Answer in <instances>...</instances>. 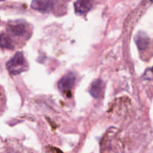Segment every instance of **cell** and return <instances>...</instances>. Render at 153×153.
<instances>
[{
    "mask_svg": "<svg viewBox=\"0 0 153 153\" xmlns=\"http://www.w3.org/2000/svg\"><path fill=\"white\" fill-rule=\"evenodd\" d=\"M94 0H77L74 4L75 11L79 15H84L92 9Z\"/></svg>",
    "mask_w": 153,
    "mask_h": 153,
    "instance_id": "obj_5",
    "label": "cell"
},
{
    "mask_svg": "<svg viewBox=\"0 0 153 153\" xmlns=\"http://www.w3.org/2000/svg\"><path fill=\"white\" fill-rule=\"evenodd\" d=\"M0 46L6 49H13L15 48L13 40L4 32L0 34Z\"/></svg>",
    "mask_w": 153,
    "mask_h": 153,
    "instance_id": "obj_8",
    "label": "cell"
},
{
    "mask_svg": "<svg viewBox=\"0 0 153 153\" xmlns=\"http://www.w3.org/2000/svg\"><path fill=\"white\" fill-rule=\"evenodd\" d=\"M76 80V75L73 73H70L63 76L58 82V89L63 93H66L70 91L74 86Z\"/></svg>",
    "mask_w": 153,
    "mask_h": 153,
    "instance_id": "obj_3",
    "label": "cell"
},
{
    "mask_svg": "<svg viewBox=\"0 0 153 153\" xmlns=\"http://www.w3.org/2000/svg\"><path fill=\"white\" fill-rule=\"evenodd\" d=\"M0 1H3V0H0Z\"/></svg>",
    "mask_w": 153,
    "mask_h": 153,
    "instance_id": "obj_11",
    "label": "cell"
},
{
    "mask_svg": "<svg viewBox=\"0 0 153 153\" xmlns=\"http://www.w3.org/2000/svg\"><path fill=\"white\" fill-rule=\"evenodd\" d=\"M105 85L104 82L101 79H97L94 81L91 85V88H90V94L94 98H101L102 96L104 94L105 92Z\"/></svg>",
    "mask_w": 153,
    "mask_h": 153,
    "instance_id": "obj_6",
    "label": "cell"
},
{
    "mask_svg": "<svg viewBox=\"0 0 153 153\" xmlns=\"http://www.w3.org/2000/svg\"><path fill=\"white\" fill-rule=\"evenodd\" d=\"M135 42L139 50H145L149 45V38L144 32H138L135 36Z\"/></svg>",
    "mask_w": 153,
    "mask_h": 153,
    "instance_id": "obj_7",
    "label": "cell"
},
{
    "mask_svg": "<svg viewBox=\"0 0 153 153\" xmlns=\"http://www.w3.org/2000/svg\"><path fill=\"white\" fill-rule=\"evenodd\" d=\"M150 1H152V2H153V0H150Z\"/></svg>",
    "mask_w": 153,
    "mask_h": 153,
    "instance_id": "obj_10",
    "label": "cell"
},
{
    "mask_svg": "<svg viewBox=\"0 0 153 153\" xmlns=\"http://www.w3.org/2000/svg\"><path fill=\"white\" fill-rule=\"evenodd\" d=\"M6 67L10 75L16 76L27 70L28 65L22 52H17L11 59L7 61Z\"/></svg>",
    "mask_w": 153,
    "mask_h": 153,
    "instance_id": "obj_1",
    "label": "cell"
},
{
    "mask_svg": "<svg viewBox=\"0 0 153 153\" xmlns=\"http://www.w3.org/2000/svg\"><path fill=\"white\" fill-rule=\"evenodd\" d=\"M5 33L10 37H22L27 34L28 29L24 22H13L8 24Z\"/></svg>",
    "mask_w": 153,
    "mask_h": 153,
    "instance_id": "obj_2",
    "label": "cell"
},
{
    "mask_svg": "<svg viewBox=\"0 0 153 153\" xmlns=\"http://www.w3.org/2000/svg\"><path fill=\"white\" fill-rule=\"evenodd\" d=\"M4 105V97L1 88H0V113L2 111V107Z\"/></svg>",
    "mask_w": 153,
    "mask_h": 153,
    "instance_id": "obj_9",
    "label": "cell"
},
{
    "mask_svg": "<svg viewBox=\"0 0 153 153\" xmlns=\"http://www.w3.org/2000/svg\"><path fill=\"white\" fill-rule=\"evenodd\" d=\"M31 7L34 10L41 13H49L53 10V0H33Z\"/></svg>",
    "mask_w": 153,
    "mask_h": 153,
    "instance_id": "obj_4",
    "label": "cell"
}]
</instances>
